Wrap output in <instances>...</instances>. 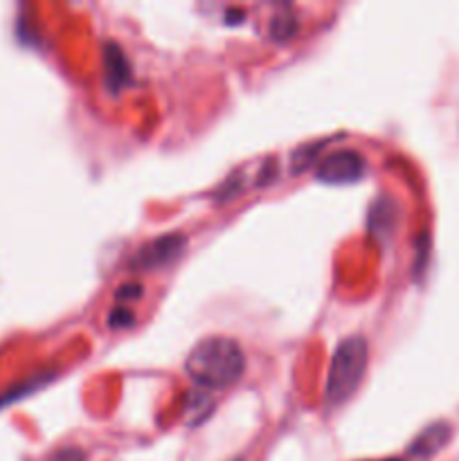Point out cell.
<instances>
[{"instance_id": "8", "label": "cell", "mask_w": 459, "mask_h": 461, "mask_svg": "<svg viewBox=\"0 0 459 461\" xmlns=\"http://www.w3.org/2000/svg\"><path fill=\"white\" fill-rule=\"evenodd\" d=\"M48 381H52V374L34 376V378H32V381H27V383H22V385L14 387L12 392H7V394L0 396V408H3V405H9V403H12V401H18V399H22V396L32 394V392L40 390V387H43Z\"/></svg>"}, {"instance_id": "4", "label": "cell", "mask_w": 459, "mask_h": 461, "mask_svg": "<svg viewBox=\"0 0 459 461\" xmlns=\"http://www.w3.org/2000/svg\"><path fill=\"white\" fill-rule=\"evenodd\" d=\"M367 174V160L356 149H338L318 160L315 178L322 185H354Z\"/></svg>"}, {"instance_id": "12", "label": "cell", "mask_w": 459, "mask_h": 461, "mask_svg": "<svg viewBox=\"0 0 459 461\" xmlns=\"http://www.w3.org/2000/svg\"><path fill=\"white\" fill-rule=\"evenodd\" d=\"M369 461H374V459H369ZM376 461H403V459H396V457H392V459H376Z\"/></svg>"}, {"instance_id": "11", "label": "cell", "mask_w": 459, "mask_h": 461, "mask_svg": "<svg viewBox=\"0 0 459 461\" xmlns=\"http://www.w3.org/2000/svg\"><path fill=\"white\" fill-rule=\"evenodd\" d=\"M115 297L122 302V304L129 300H140V297H142V286H140V284H126V286H120V291L115 293Z\"/></svg>"}, {"instance_id": "10", "label": "cell", "mask_w": 459, "mask_h": 461, "mask_svg": "<svg viewBox=\"0 0 459 461\" xmlns=\"http://www.w3.org/2000/svg\"><path fill=\"white\" fill-rule=\"evenodd\" d=\"M48 461H88L86 453L75 446H66V448H58L57 453H52V457Z\"/></svg>"}, {"instance_id": "5", "label": "cell", "mask_w": 459, "mask_h": 461, "mask_svg": "<svg viewBox=\"0 0 459 461\" xmlns=\"http://www.w3.org/2000/svg\"><path fill=\"white\" fill-rule=\"evenodd\" d=\"M104 81H106L111 93H120L133 81V68H130L129 57L115 41L104 43Z\"/></svg>"}, {"instance_id": "9", "label": "cell", "mask_w": 459, "mask_h": 461, "mask_svg": "<svg viewBox=\"0 0 459 461\" xmlns=\"http://www.w3.org/2000/svg\"><path fill=\"white\" fill-rule=\"evenodd\" d=\"M135 322V313L126 304H117L108 313V327L111 329H129Z\"/></svg>"}, {"instance_id": "1", "label": "cell", "mask_w": 459, "mask_h": 461, "mask_svg": "<svg viewBox=\"0 0 459 461\" xmlns=\"http://www.w3.org/2000/svg\"><path fill=\"white\" fill-rule=\"evenodd\" d=\"M184 372L198 390H228L246 372V354L232 338H205L187 354Z\"/></svg>"}, {"instance_id": "2", "label": "cell", "mask_w": 459, "mask_h": 461, "mask_svg": "<svg viewBox=\"0 0 459 461\" xmlns=\"http://www.w3.org/2000/svg\"><path fill=\"white\" fill-rule=\"evenodd\" d=\"M369 363V345L363 336H349L333 351L328 365L327 390H324V405L340 408L345 405L363 383Z\"/></svg>"}, {"instance_id": "6", "label": "cell", "mask_w": 459, "mask_h": 461, "mask_svg": "<svg viewBox=\"0 0 459 461\" xmlns=\"http://www.w3.org/2000/svg\"><path fill=\"white\" fill-rule=\"evenodd\" d=\"M450 437H453V428H450L446 421H436L432 423V426L423 428V430L414 437L412 444H410L408 448L410 457L414 459L435 457V455L448 444Z\"/></svg>"}, {"instance_id": "13", "label": "cell", "mask_w": 459, "mask_h": 461, "mask_svg": "<svg viewBox=\"0 0 459 461\" xmlns=\"http://www.w3.org/2000/svg\"><path fill=\"white\" fill-rule=\"evenodd\" d=\"M237 461H241V459H237Z\"/></svg>"}, {"instance_id": "7", "label": "cell", "mask_w": 459, "mask_h": 461, "mask_svg": "<svg viewBox=\"0 0 459 461\" xmlns=\"http://www.w3.org/2000/svg\"><path fill=\"white\" fill-rule=\"evenodd\" d=\"M300 30V23L291 14H277V16L270 21V39L274 41H288L297 34Z\"/></svg>"}, {"instance_id": "3", "label": "cell", "mask_w": 459, "mask_h": 461, "mask_svg": "<svg viewBox=\"0 0 459 461\" xmlns=\"http://www.w3.org/2000/svg\"><path fill=\"white\" fill-rule=\"evenodd\" d=\"M187 250V237L180 232H166L160 237L151 239L142 248L135 250L130 257L129 268L135 273H151V270H162L178 261Z\"/></svg>"}]
</instances>
